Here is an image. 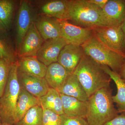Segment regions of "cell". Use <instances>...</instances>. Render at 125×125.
<instances>
[{"instance_id":"836d02e7","label":"cell","mask_w":125,"mask_h":125,"mask_svg":"<svg viewBox=\"0 0 125 125\" xmlns=\"http://www.w3.org/2000/svg\"><path fill=\"white\" fill-rule=\"evenodd\" d=\"M0 125H10V124H7V123H1V124Z\"/></svg>"},{"instance_id":"44dd1931","label":"cell","mask_w":125,"mask_h":125,"mask_svg":"<svg viewBox=\"0 0 125 125\" xmlns=\"http://www.w3.org/2000/svg\"><path fill=\"white\" fill-rule=\"evenodd\" d=\"M103 69L114 81L117 89V93L113 96V102L116 104L119 113L125 112V83L119 74L107 66L102 65Z\"/></svg>"},{"instance_id":"d590c367","label":"cell","mask_w":125,"mask_h":125,"mask_svg":"<svg viewBox=\"0 0 125 125\" xmlns=\"http://www.w3.org/2000/svg\"><path fill=\"white\" fill-rule=\"evenodd\" d=\"M124 80V81H125V80Z\"/></svg>"},{"instance_id":"e575fe53","label":"cell","mask_w":125,"mask_h":125,"mask_svg":"<svg viewBox=\"0 0 125 125\" xmlns=\"http://www.w3.org/2000/svg\"><path fill=\"white\" fill-rule=\"evenodd\" d=\"M1 124V118L0 115V125Z\"/></svg>"},{"instance_id":"e0dca14e","label":"cell","mask_w":125,"mask_h":125,"mask_svg":"<svg viewBox=\"0 0 125 125\" xmlns=\"http://www.w3.org/2000/svg\"><path fill=\"white\" fill-rule=\"evenodd\" d=\"M71 74L58 62L47 66L45 79L50 88L58 91Z\"/></svg>"},{"instance_id":"277c9868","label":"cell","mask_w":125,"mask_h":125,"mask_svg":"<svg viewBox=\"0 0 125 125\" xmlns=\"http://www.w3.org/2000/svg\"><path fill=\"white\" fill-rule=\"evenodd\" d=\"M84 54L102 65L107 66L119 73L125 61V54L119 53L102 44L95 36H92L81 46Z\"/></svg>"},{"instance_id":"ba28073f","label":"cell","mask_w":125,"mask_h":125,"mask_svg":"<svg viewBox=\"0 0 125 125\" xmlns=\"http://www.w3.org/2000/svg\"><path fill=\"white\" fill-rule=\"evenodd\" d=\"M61 37L67 44L81 46L92 36V29L78 27L66 20H60Z\"/></svg>"},{"instance_id":"6da1fadb","label":"cell","mask_w":125,"mask_h":125,"mask_svg":"<svg viewBox=\"0 0 125 125\" xmlns=\"http://www.w3.org/2000/svg\"><path fill=\"white\" fill-rule=\"evenodd\" d=\"M73 74L78 78L89 98L98 90L110 87L111 79L102 65L85 54Z\"/></svg>"},{"instance_id":"ac0fdd59","label":"cell","mask_w":125,"mask_h":125,"mask_svg":"<svg viewBox=\"0 0 125 125\" xmlns=\"http://www.w3.org/2000/svg\"><path fill=\"white\" fill-rule=\"evenodd\" d=\"M37 105L40 106L39 98L21 88L14 115L13 125L21 120L31 108Z\"/></svg>"},{"instance_id":"d6986e66","label":"cell","mask_w":125,"mask_h":125,"mask_svg":"<svg viewBox=\"0 0 125 125\" xmlns=\"http://www.w3.org/2000/svg\"><path fill=\"white\" fill-rule=\"evenodd\" d=\"M69 4V0L50 1L41 7V14L44 16L67 20Z\"/></svg>"},{"instance_id":"f1b7e54d","label":"cell","mask_w":125,"mask_h":125,"mask_svg":"<svg viewBox=\"0 0 125 125\" xmlns=\"http://www.w3.org/2000/svg\"><path fill=\"white\" fill-rule=\"evenodd\" d=\"M103 125H125V112L118 115Z\"/></svg>"},{"instance_id":"cb8c5ba5","label":"cell","mask_w":125,"mask_h":125,"mask_svg":"<svg viewBox=\"0 0 125 125\" xmlns=\"http://www.w3.org/2000/svg\"><path fill=\"white\" fill-rule=\"evenodd\" d=\"M42 111L40 105L31 108L21 120L14 125H42Z\"/></svg>"},{"instance_id":"5b68a950","label":"cell","mask_w":125,"mask_h":125,"mask_svg":"<svg viewBox=\"0 0 125 125\" xmlns=\"http://www.w3.org/2000/svg\"><path fill=\"white\" fill-rule=\"evenodd\" d=\"M18 61L11 66L9 79L0 98V115L1 123L14 125V117L21 90L18 78Z\"/></svg>"},{"instance_id":"8992f818","label":"cell","mask_w":125,"mask_h":125,"mask_svg":"<svg viewBox=\"0 0 125 125\" xmlns=\"http://www.w3.org/2000/svg\"><path fill=\"white\" fill-rule=\"evenodd\" d=\"M95 37L105 46L119 53L125 54V36L121 25L119 26L97 27L93 29Z\"/></svg>"},{"instance_id":"d6a6232c","label":"cell","mask_w":125,"mask_h":125,"mask_svg":"<svg viewBox=\"0 0 125 125\" xmlns=\"http://www.w3.org/2000/svg\"><path fill=\"white\" fill-rule=\"evenodd\" d=\"M122 28L124 33V36H125V40L124 42V49L125 52V18L123 20V22L121 24Z\"/></svg>"},{"instance_id":"603a6c76","label":"cell","mask_w":125,"mask_h":125,"mask_svg":"<svg viewBox=\"0 0 125 125\" xmlns=\"http://www.w3.org/2000/svg\"><path fill=\"white\" fill-rule=\"evenodd\" d=\"M15 1L13 0H0V20L7 30L12 23L15 9Z\"/></svg>"},{"instance_id":"7402d4cb","label":"cell","mask_w":125,"mask_h":125,"mask_svg":"<svg viewBox=\"0 0 125 125\" xmlns=\"http://www.w3.org/2000/svg\"><path fill=\"white\" fill-rule=\"evenodd\" d=\"M39 99L42 109H48L60 115L64 114L60 94L56 90L50 88L47 94Z\"/></svg>"},{"instance_id":"7a4b0ae2","label":"cell","mask_w":125,"mask_h":125,"mask_svg":"<svg viewBox=\"0 0 125 125\" xmlns=\"http://www.w3.org/2000/svg\"><path fill=\"white\" fill-rule=\"evenodd\" d=\"M112 91L110 86L105 87L89 97L86 117L88 125H103L118 115L119 113L113 100Z\"/></svg>"},{"instance_id":"4316f807","label":"cell","mask_w":125,"mask_h":125,"mask_svg":"<svg viewBox=\"0 0 125 125\" xmlns=\"http://www.w3.org/2000/svg\"><path fill=\"white\" fill-rule=\"evenodd\" d=\"M42 110V125H60V115L48 109Z\"/></svg>"},{"instance_id":"52a82bcc","label":"cell","mask_w":125,"mask_h":125,"mask_svg":"<svg viewBox=\"0 0 125 125\" xmlns=\"http://www.w3.org/2000/svg\"><path fill=\"white\" fill-rule=\"evenodd\" d=\"M34 22L33 11L29 2L25 0L21 1L20 4L16 24L17 51L27 32Z\"/></svg>"},{"instance_id":"ffe728a7","label":"cell","mask_w":125,"mask_h":125,"mask_svg":"<svg viewBox=\"0 0 125 125\" xmlns=\"http://www.w3.org/2000/svg\"><path fill=\"white\" fill-rule=\"evenodd\" d=\"M58 92L60 94L73 97L83 102L88 101L89 97L84 89L73 74L70 75Z\"/></svg>"},{"instance_id":"4fadbf2b","label":"cell","mask_w":125,"mask_h":125,"mask_svg":"<svg viewBox=\"0 0 125 125\" xmlns=\"http://www.w3.org/2000/svg\"><path fill=\"white\" fill-rule=\"evenodd\" d=\"M102 10L108 26L120 25L125 18V0H108Z\"/></svg>"},{"instance_id":"d4e9b609","label":"cell","mask_w":125,"mask_h":125,"mask_svg":"<svg viewBox=\"0 0 125 125\" xmlns=\"http://www.w3.org/2000/svg\"><path fill=\"white\" fill-rule=\"evenodd\" d=\"M17 52L6 36L0 34V59L4 58L12 63L18 61Z\"/></svg>"},{"instance_id":"7c38bea8","label":"cell","mask_w":125,"mask_h":125,"mask_svg":"<svg viewBox=\"0 0 125 125\" xmlns=\"http://www.w3.org/2000/svg\"><path fill=\"white\" fill-rule=\"evenodd\" d=\"M18 78L21 88L38 98L44 96L50 88L45 78L32 76L19 72Z\"/></svg>"},{"instance_id":"30bf717a","label":"cell","mask_w":125,"mask_h":125,"mask_svg":"<svg viewBox=\"0 0 125 125\" xmlns=\"http://www.w3.org/2000/svg\"><path fill=\"white\" fill-rule=\"evenodd\" d=\"M67 44L62 37L46 40L38 51L36 57L45 65L48 66L58 62L61 51Z\"/></svg>"},{"instance_id":"9a60e30c","label":"cell","mask_w":125,"mask_h":125,"mask_svg":"<svg viewBox=\"0 0 125 125\" xmlns=\"http://www.w3.org/2000/svg\"><path fill=\"white\" fill-rule=\"evenodd\" d=\"M18 72L23 73L45 78L47 66L40 61L36 57H24L18 60Z\"/></svg>"},{"instance_id":"83f0119b","label":"cell","mask_w":125,"mask_h":125,"mask_svg":"<svg viewBox=\"0 0 125 125\" xmlns=\"http://www.w3.org/2000/svg\"><path fill=\"white\" fill-rule=\"evenodd\" d=\"M60 116V125H88L86 119L83 117L68 116L64 114Z\"/></svg>"},{"instance_id":"1f68e13d","label":"cell","mask_w":125,"mask_h":125,"mask_svg":"<svg viewBox=\"0 0 125 125\" xmlns=\"http://www.w3.org/2000/svg\"><path fill=\"white\" fill-rule=\"evenodd\" d=\"M7 30H8L6 28L4 24L0 20V34H6Z\"/></svg>"},{"instance_id":"8fae6325","label":"cell","mask_w":125,"mask_h":125,"mask_svg":"<svg viewBox=\"0 0 125 125\" xmlns=\"http://www.w3.org/2000/svg\"><path fill=\"white\" fill-rule=\"evenodd\" d=\"M84 55L81 46L67 44L61 51L57 62L69 73L73 74Z\"/></svg>"},{"instance_id":"9c48e42d","label":"cell","mask_w":125,"mask_h":125,"mask_svg":"<svg viewBox=\"0 0 125 125\" xmlns=\"http://www.w3.org/2000/svg\"><path fill=\"white\" fill-rule=\"evenodd\" d=\"M45 40L33 22L23 39L17 51L18 57H36Z\"/></svg>"},{"instance_id":"3957f363","label":"cell","mask_w":125,"mask_h":125,"mask_svg":"<svg viewBox=\"0 0 125 125\" xmlns=\"http://www.w3.org/2000/svg\"><path fill=\"white\" fill-rule=\"evenodd\" d=\"M72 21L86 28L108 27L102 9L88 0H69L67 20Z\"/></svg>"},{"instance_id":"5bb4252c","label":"cell","mask_w":125,"mask_h":125,"mask_svg":"<svg viewBox=\"0 0 125 125\" xmlns=\"http://www.w3.org/2000/svg\"><path fill=\"white\" fill-rule=\"evenodd\" d=\"M34 23L45 41L61 37V24L59 20L42 16L37 19Z\"/></svg>"},{"instance_id":"f546056e","label":"cell","mask_w":125,"mask_h":125,"mask_svg":"<svg viewBox=\"0 0 125 125\" xmlns=\"http://www.w3.org/2000/svg\"><path fill=\"white\" fill-rule=\"evenodd\" d=\"M88 1L97 7L102 9L104 7L108 0H88Z\"/></svg>"},{"instance_id":"2e32d148","label":"cell","mask_w":125,"mask_h":125,"mask_svg":"<svg viewBox=\"0 0 125 125\" xmlns=\"http://www.w3.org/2000/svg\"><path fill=\"white\" fill-rule=\"evenodd\" d=\"M64 114L68 116L83 117L86 119L88 103L60 94Z\"/></svg>"},{"instance_id":"484cf974","label":"cell","mask_w":125,"mask_h":125,"mask_svg":"<svg viewBox=\"0 0 125 125\" xmlns=\"http://www.w3.org/2000/svg\"><path fill=\"white\" fill-rule=\"evenodd\" d=\"M13 63L6 59H0V98L4 92Z\"/></svg>"},{"instance_id":"4dcf8cb0","label":"cell","mask_w":125,"mask_h":125,"mask_svg":"<svg viewBox=\"0 0 125 125\" xmlns=\"http://www.w3.org/2000/svg\"><path fill=\"white\" fill-rule=\"evenodd\" d=\"M118 74L123 80H125V61L122 66L120 72Z\"/></svg>"}]
</instances>
